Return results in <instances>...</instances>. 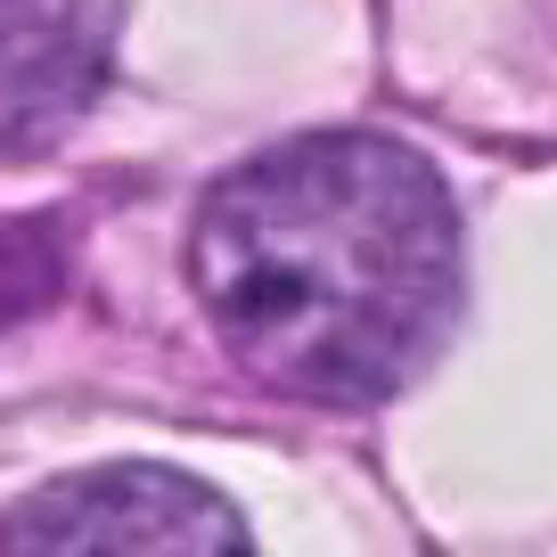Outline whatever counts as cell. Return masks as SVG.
I'll return each instance as SVG.
<instances>
[{"label": "cell", "mask_w": 557, "mask_h": 557, "mask_svg": "<svg viewBox=\"0 0 557 557\" xmlns=\"http://www.w3.org/2000/svg\"><path fill=\"white\" fill-rule=\"evenodd\" d=\"M0 541L25 549H238L246 517L173 468H99L50 484L34 508L0 524Z\"/></svg>", "instance_id": "2"}, {"label": "cell", "mask_w": 557, "mask_h": 557, "mask_svg": "<svg viewBox=\"0 0 557 557\" xmlns=\"http://www.w3.org/2000/svg\"><path fill=\"white\" fill-rule=\"evenodd\" d=\"M58 278H66V255L41 222H0V336L34 320L41 304L58 296Z\"/></svg>", "instance_id": "4"}, {"label": "cell", "mask_w": 557, "mask_h": 557, "mask_svg": "<svg viewBox=\"0 0 557 557\" xmlns=\"http://www.w3.org/2000/svg\"><path fill=\"white\" fill-rule=\"evenodd\" d=\"M107 0H0V157L58 139L107 83Z\"/></svg>", "instance_id": "3"}, {"label": "cell", "mask_w": 557, "mask_h": 557, "mask_svg": "<svg viewBox=\"0 0 557 557\" xmlns=\"http://www.w3.org/2000/svg\"><path fill=\"white\" fill-rule=\"evenodd\" d=\"M206 320L262 385L385 401L459 320V213L435 164L377 132H312L238 164L189 238Z\"/></svg>", "instance_id": "1"}]
</instances>
